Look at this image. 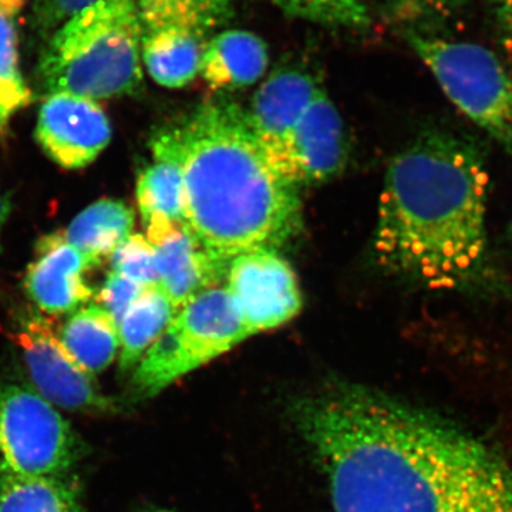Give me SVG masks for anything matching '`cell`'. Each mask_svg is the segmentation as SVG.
Listing matches in <instances>:
<instances>
[{"label": "cell", "mask_w": 512, "mask_h": 512, "mask_svg": "<svg viewBox=\"0 0 512 512\" xmlns=\"http://www.w3.org/2000/svg\"><path fill=\"white\" fill-rule=\"evenodd\" d=\"M335 512H512V468L476 437L355 383L289 404Z\"/></svg>", "instance_id": "obj_1"}, {"label": "cell", "mask_w": 512, "mask_h": 512, "mask_svg": "<svg viewBox=\"0 0 512 512\" xmlns=\"http://www.w3.org/2000/svg\"><path fill=\"white\" fill-rule=\"evenodd\" d=\"M488 174L476 147L429 131L390 161L375 252L390 274L430 289L467 284L487 251Z\"/></svg>", "instance_id": "obj_2"}, {"label": "cell", "mask_w": 512, "mask_h": 512, "mask_svg": "<svg viewBox=\"0 0 512 512\" xmlns=\"http://www.w3.org/2000/svg\"><path fill=\"white\" fill-rule=\"evenodd\" d=\"M184 175V227L218 261L278 251L302 231L299 187L279 173L234 101H205L171 127Z\"/></svg>", "instance_id": "obj_3"}, {"label": "cell", "mask_w": 512, "mask_h": 512, "mask_svg": "<svg viewBox=\"0 0 512 512\" xmlns=\"http://www.w3.org/2000/svg\"><path fill=\"white\" fill-rule=\"evenodd\" d=\"M141 39L136 0H101L47 39L37 79L49 94L94 101L136 94L143 86Z\"/></svg>", "instance_id": "obj_4"}, {"label": "cell", "mask_w": 512, "mask_h": 512, "mask_svg": "<svg viewBox=\"0 0 512 512\" xmlns=\"http://www.w3.org/2000/svg\"><path fill=\"white\" fill-rule=\"evenodd\" d=\"M248 338L227 289H208L177 309L133 370L134 389L143 397L157 396Z\"/></svg>", "instance_id": "obj_5"}, {"label": "cell", "mask_w": 512, "mask_h": 512, "mask_svg": "<svg viewBox=\"0 0 512 512\" xmlns=\"http://www.w3.org/2000/svg\"><path fill=\"white\" fill-rule=\"evenodd\" d=\"M409 43L451 103L512 153V76L500 59L476 43L414 33Z\"/></svg>", "instance_id": "obj_6"}, {"label": "cell", "mask_w": 512, "mask_h": 512, "mask_svg": "<svg viewBox=\"0 0 512 512\" xmlns=\"http://www.w3.org/2000/svg\"><path fill=\"white\" fill-rule=\"evenodd\" d=\"M80 448L72 424L36 390L0 386V474L66 476Z\"/></svg>", "instance_id": "obj_7"}, {"label": "cell", "mask_w": 512, "mask_h": 512, "mask_svg": "<svg viewBox=\"0 0 512 512\" xmlns=\"http://www.w3.org/2000/svg\"><path fill=\"white\" fill-rule=\"evenodd\" d=\"M13 340L22 352L36 392L47 402L76 413L103 414L113 409L96 377L67 352L59 330L46 315L23 313Z\"/></svg>", "instance_id": "obj_8"}, {"label": "cell", "mask_w": 512, "mask_h": 512, "mask_svg": "<svg viewBox=\"0 0 512 512\" xmlns=\"http://www.w3.org/2000/svg\"><path fill=\"white\" fill-rule=\"evenodd\" d=\"M225 278V289L249 336L279 328L301 312L298 279L278 252L239 255L229 262Z\"/></svg>", "instance_id": "obj_9"}, {"label": "cell", "mask_w": 512, "mask_h": 512, "mask_svg": "<svg viewBox=\"0 0 512 512\" xmlns=\"http://www.w3.org/2000/svg\"><path fill=\"white\" fill-rule=\"evenodd\" d=\"M111 136L109 117L97 101L52 93L40 106L36 141L53 163L66 170L92 164L109 146Z\"/></svg>", "instance_id": "obj_10"}, {"label": "cell", "mask_w": 512, "mask_h": 512, "mask_svg": "<svg viewBox=\"0 0 512 512\" xmlns=\"http://www.w3.org/2000/svg\"><path fill=\"white\" fill-rule=\"evenodd\" d=\"M97 266L67 242L64 232H53L37 242L23 285L40 313L67 315L89 305L94 291L86 276Z\"/></svg>", "instance_id": "obj_11"}, {"label": "cell", "mask_w": 512, "mask_h": 512, "mask_svg": "<svg viewBox=\"0 0 512 512\" xmlns=\"http://www.w3.org/2000/svg\"><path fill=\"white\" fill-rule=\"evenodd\" d=\"M346 161L348 143L342 117L320 89L289 138L284 175L299 188L326 183L343 170Z\"/></svg>", "instance_id": "obj_12"}, {"label": "cell", "mask_w": 512, "mask_h": 512, "mask_svg": "<svg viewBox=\"0 0 512 512\" xmlns=\"http://www.w3.org/2000/svg\"><path fill=\"white\" fill-rule=\"evenodd\" d=\"M319 90V83L308 70L282 66L271 73L252 99L247 111L249 126L282 175L292 131Z\"/></svg>", "instance_id": "obj_13"}, {"label": "cell", "mask_w": 512, "mask_h": 512, "mask_svg": "<svg viewBox=\"0 0 512 512\" xmlns=\"http://www.w3.org/2000/svg\"><path fill=\"white\" fill-rule=\"evenodd\" d=\"M146 237L156 248L158 286L175 309L215 288L227 276L228 264L208 254L184 225L153 222Z\"/></svg>", "instance_id": "obj_14"}, {"label": "cell", "mask_w": 512, "mask_h": 512, "mask_svg": "<svg viewBox=\"0 0 512 512\" xmlns=\"http://www.w3.org/2000/svg\"><path fill=\"white\" fill-rule=\"evenodd\" d=\"M268 46L248 30L228 29L211 37L202 53L200 74L218 92L245 89L268 69Z\"/></svg>", "instance_id": "obj_15"}, {"label": "cell", "mask_w": 512, "mask_h": 512, "mask_svg": "<svg viewBox=\"0 0 512 512\" xmlns=\"http://www.w3.org/2000/svg\"><path fill=\"white\" fill-rule=\"evenodd\" d=\"M154 163L137 181V202L144 227L153 222L184 225V175L171 128L151 140Z\"/></svg>", "instance_id": "obj_16"}, {"label": "cell", "mask_w": 512, "mask_h": 512, "mask_svg": "<svg viewBox=\"0 0 512 512\" xmlns=\"http://www.w3.org/2000/svg\"><path fill=\"white\" fill-rule=\"evenodd\" d=\"M207 37L190 30H143L141 62L148 74L165 89H183L200 74Z\"/></svg>", "instance_id": "obj_17"}, {"label": "cell", "mask_w": 512, "mask_h": 512, "mask_svg": "<svg viewBox=\"0 0 512 512\" xmlns=\"http://www.w3.org/2000/svg\"><path fill=\"white\" fill-rule=\"evenodd\" d=\"M59 335L67 352L93 376L109 369L120 353L119 325L99 303L72 313Z\"/></svg>", "instance_id": "obj_18"}, {"label": "cell", "mask_w": 512, "mask_h": 512, "mask_svg": "<svg viewBox=\"0 0 512 512\" xmlns=\"http://www.w3.org/2000/svg\"><path fill=\"white\" fill-rule=\"evenodd\" d=\"M29 0H0V138L13 117L32 101L20 67L19 37Z\"/></svg>", "instance_id": "obj_19"}, {"label": "cell", "mask_w": 512, "mask_h": 512, "mask_svg": "<svg viewBox=\"0 0 512 512\" xmlns=\"http://www.w3.org/2000/svg\"><path fill=\"white\" fill-rule=\"evenodd\" d=\"M133 228L134 211L126 202L104 198L80 212L64 231V237L100 265L133 234Z\"/></svg>", "instance_id": "obj_20"}, {"label": "cell", "mask_w": 512, "mask_h": 512, "mask_svg": "<svg viewBox=\"0 0 512 512\" xmlns=\"http://www.w3.org/2000/svg\"><path fill=\"white\" fill-rule=\"evenodd\" d=\"M177 312L160 286L144 289L119 323L121 372H133Z\"/></svg>", "instance_id": "obj_21"}, {"label": "cell", "mask_w": 512, "mask_h": 512, "mask_svg": "<svg viewBox=\"0 0 512 512\" xmlns=\"http://www.w3.org/2000/svg\"><path fill=\"white\" fill-rule=\"evenodd\" d=\"M143 30L177 28L207 37L234 18L237 0H136Z\"/></svg>", "instance_id": "obj_22"}, {"label": "cell", "mask_w": 512, "mask_h": 512, "mask_svg": "<svg viewBox=\"0 0 512 512\" xmlns=\"http://www.w3.org/2000/svg\"><path fill=\"white\" fill-rule=\"evenodd\" d=\"M0 512H84L79 488L66 476H3Z\"/></svg>", "instance_id": "obj_23"}, {"label": "cell", "mask_w": 512, "mask_h": 512, "mask_svg": "<svg viewBox=\"0 0 512 512\" xmlns=\"http://www.w3.org/2000/svg\"><path fill=\"white\" fill-rule=\"evenodd\" d=\"M292 18L332 28L362 29L369 25L366 0H272Z\"/></svg>", "instance_id": "obj_24"}, {"label": "cell", "mask_w": 512, "mask_h": 512, "mask_svg": "<svg viewBox=\"0 0 512 512\" xmlns=\"http://www.w3.org/2000/svg\"><path fill=\"white\" fill-rule=\"evenodd\" d=\"M111 271L136 284L158 286L156 248L146 235L131 234L110 256Z\"/></svg>", "instance_id": "obj_25"}, {"label": "cell", "mask_w": 512, "mask_h": 512, "mask_svg": "<svg viewBox=\"0 0 512 512\" xmlns=\"http://www.w3.org/2000/svg\"><path fill=\"white\" fill-rule=\"evenodd\" d=\"M101 0H33L30 9L32 29L49 39L67 20L92 8Z\"/></svg>", "instance_id": "obj_26"}, {"label": "cell", "mask_w": 512, "mask_h": 512, "mask_svg": "<svg viewBox=\"0 0 512 512\" xmlns=\"http://www.w3.org/2000/svg\"><path fill=\"white\" fill-rule=\"evenodd\" d=\"M144 289H146L144 286L111 271L101 286L96 303L106 309L119 325L120 320L126 315L130 306L137 301Z\"/></svg>", "instance_id": "obj_27"}, {"label": "cell", "mask_w": 512, "mask_h": 512, "mask_svg": "<svg viewBox=\"0 0 512 512\" xmlns=\"http://www.w3.org/2000/svg\"><path fill=\"white\" fill-rule=\"evenodd\" d=\"M458 2L460 0H379L383 12L399 22L443 16L456 8Z\"/></svg>", "instance_id": "obj_28"}, {"label": "cell", "mask_w": 512, "mask_h": 512, "mask_svg": "<svg viewBox=\"0 0 512 512\" xmlns=\"http://www.w3.org/2000/svg\"><path fill=\"white\" fill-rule=\"evenodd\" d=\"M491 5L498 28L512 49V0H491Z\"/></svg>", "instance_id": "obj_29"}, {"label": "cell", "mask_w": 512, "mask_h": 512, "mask_svg": "<svg viewBox=\"0 0 512 512\" xmlns=\"http://www.w3.org/2000/svg\"><path fill=\"white\" fill-rule=\"evenodd\" d=\"M10 208H12V205H10L8 195L3 194L0 190V251H2V232L6 221H8Z\"/></svg>", "instance_id": "obj_30"}, {"label": "cell", "mask_w": 512, "mask_h": 512, "mask_svg": "<svg viewBox=\"0 0 512 512\" xmlns=\"http://www.w3.org/2000/svg\"><path fill=\"white\" fill-rule=\"evenodd\" d=\"M146 512H171V511H165V510H150Z\"/></svg>", "instance_id": "obj_31"}]
</instances>
